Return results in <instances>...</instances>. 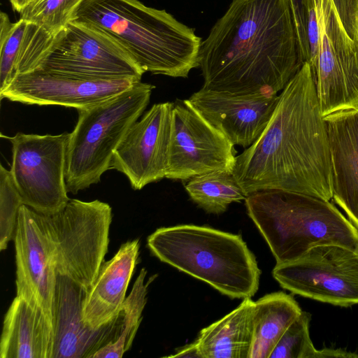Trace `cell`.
Here are the masks:
<instances>
[{"label": "cell", "instance_id": "30bf717a", "mask_svg": "<svg viewBox=\"0 0 358 358\" xmlns=\"http://www.w3.org/2000/svg\"><path fill=\"white\" fill-rule=\"evenodd\" d=\"M38 69L85 78L137 81L145 73L113 36L92 22L77 19L57 34Z\"/></svg>", "mask_w": 358, "mask_h": 358}, {"label": "cell", "instance_id": "4dcf8cb0", "mask_svg": "<svg viewBox=\"0 0 358 358\" xmlns=\"http://www.w3.org/2000/svg\"><path fill=\"white\" fill-rule=\"evenodd\" d=\"M169 357L201 358V354L194 342L180 348L174 355H170Z\"/></svg>", "mask_w": 358, "mask_h": 358}, {"label": "cell", "instance_id": "9c48e42d", "mask_svg": "<svg viewBox=\"0 0 358 358\" xmlns=\"http://www.w3.org/2000/svg\"><path fill=\"white\" fill-rule=\"evenodd\" d=\"M69 135L1 134L12 145L10 171L22 203L41 214H55L70 200L65 178Z\"/></svg>", "mask_w": 358, "mask_h": 358}, {"label": "cell", "instance_id": "7c38bea8", "mask_svg": "<svg viewBox=\"0 0 358 358\" xmlns=\"http://www.w3.org/2000/svg\"><path fill=\"white\" fill-rule=\"evenodd\" d=\"M236 153L234 145L188 99L173 103L166 178L189 180L211 172L232 174Z\"/></svg>", "mask_w": 358, "mask_h": 358}, {"label": "cell", "instance_id": "52a82bcc", "mask_svg": "<svg viewBox=\"0 0 358 358\" xmlns=\"http://www.w3.org/2000/svg\"><path fill=\"white\" fill-rule=\"evenodd\" d=\"M319 27L310 64L324 118L358 110V0H314Z\"/></svg>", "mask_w": 358, "mask_h": 358}, {"label": "cell", "instance_id": "4316f807", "mask_svg": "<svg viewBox=\"0 0 358 358\" xmlns=\"http://www.w3.org/2000/svg\"><path fill=\"white\" fill-rule=\"evenodd\" d=\"M23 205L10 171L0 164V250L13 239L19 211Z\"/></svg>", "mask_w": 358, "mask_h": 358}, {"label": "cell", "instance_id": "2e32d148", "mask_svg": "<svg viewBox=\"0 0 358 358\" xmlns=\"http://www.w3.org/2000/svg\"><path fill=\"white\" fill-rule=\"evenodd\" d=\"M278 99V94H237L203 87L188 99L233 145L245 148L264 131Z\"/></svg>", "mask_w": 358, "mask_h": 358}, {"label": "cell", "instance_id": "9a60e30c", "mask_svg": "<svg viewBox=\"0 0 358 358\" xmlns=\"http://www.w3.org/2000/svg\"><path fill=\"white\" fill-rule=\"evenodd\" d=\"M136 82L131 78H85L36 69L17 75L0 98L29 105H57L78 110L106 101Z\"/></svg>", "mask_w": 358, "mask_h": 358}, {"label": "cell", "instance_id": "cb8c5ba5", "mask_svg": "<svg viewBox=\"0 0 358 358\" xmlns=\"http://www.w3.org/2000/svg\"><path fill=\"white\" fill-rule=\"evenodd\" d=\"M190 199L208 213L221 214L246 196L231 173L211 172L194 177L185 185Z\"/></svg>", "mask_w": 358, "mask_h": 358}, {"label": "cell", "instance_id": "5bb4252c", "mask_svg": "<svg viewBox=\"0 0 358 358\" xmlns=\"http://www.w3.org/2000/svg\"><path fill=\"white\" fill-rule=\"evenodd\" d=\"M173 103H155L129 129L110 166L123 173L134 190L166 178Z\"/></svg>", "mask_w": 358, "mask_h": 358}, {"label": "cell", "instance_id": "f1b7e54d", "mask_svg": "<svg viewBox=\"0 0 358 358\" xmlns=\"http://www.w3.org/2000/svg\"><path fill=\"white\" fill-rule=\"evenodd\" d=\"M298 37L301 58L308 62L310 47L308 35L309 20V0H289Z\"/></svg>", "mask_w": 358, "mask_h": 358}, {"label": "cell", "instance_id": "e0dca14e", "mask_svg": "<svg viewBox=\"0 0 358 358\" xmlns=\"http://www.w3.org/2000/svg\"><path fill=\"white\" fill-rule=\"evenodd\" d=\"M86 293L80 285L57 273L52 358H90L107 343L112 322L98 331L84 322L83 306Z\"/></svg>", "mask_w": 358, "mask_h": 358}, {"label": "cell", "instance_id": "603a6c76", "mask_svg": "<svg viewBox=\"0 0 358 358\" xmlns=\"http://www.w3.org/2000/svg\"><path fill=\"white\" fill-rule=\"evenodd\" d=\"M146 274V269L141 268L120 312L113 321L108 343L97 350L90 358H121L130 349L147 302L150 280L145 282Z\"/></svg>", "mask_w": 358, "mask_h": 358}, {"label": "cell", "instance_id": "d6986e66", "mask_svg": "<svg viewBox=\"0 0 358 358\" xmlns=\"http://www.w3.org/2000/svg\"><path fill=\"white\" fill-rule=\"evenodd\" d=\"M332 164V199L358 229V110L324 118Z\"/></svg>", "mask_w": 358, "mask_h": 358}, {"label": "cell", "instance_id": "3957f363", "mask_svg": "<svg viewBox=\"0 0 358 358\" xmlns=\"http://www.w3.org/2000/svg\"><path fill=\"white\" fill-rule=\"evenodd\" d=\"M76 19L107 31L145 72L187 78L199 67L201 38L165 10L138 0H84Z\"/></svg>", "mask_w": 358, "mask_h": 358}, {"label": "cell", "instance_id": "83f0119b", "mask_svg": "<svg viewBox=\"0 0 358 358\" xmlns=\"http://www.w3.org/2000/svg\"><path fill=\"white\" fill-rule=\"evenodd\" d=\"M27 20L10 22L7 13H0V94L15 77L17 43Z\"/></svg>", "mask_w": 358, "mask_h": 358}, {"label": "cell", "instance_id": "ba28073f", "mask_svg": "<svg viewBox=\"0 0 358 358\" xmlns=\"http://www.w3.org/2000/svg\"><path fill=\"white\" fill-rule=\"evenodd\" d=\"M48 217L57 273L87 292L108 252L112 208L99 200L70 199L64 208Z\"/></svg>", "mask_w": 358, "mask_h": 358}, {"label": "cell", "instance_id": "8992f818", "mask_svg": "<svg viewBox=\"0 0 358 358\" xmlns=\"http://www.w3.org/2000/svg\"><path fill=\"white\" fill-rule=\"evenodd\" d=\"M154 88L138 81L106 101L77 110L78 121L66 150L68 192L76 194L101 180L116 148L147 108Z\"/></svg>", "mask_w": 358, "mask_h": 358}, {"label": "cell", "instance_id": "44dd1931", "mask_svg": "<svg viewBox=\"0 0 358 358\" xmlns=\"http://www.w3.org/2000/svg\"><path fill=\"white\" fill-rule=\"evenodd\" d=\"M255 301L245 298L234 310L201 330L194 341L201 358H248Z\"/></svg>", "mask_w": 358, "mask_h": 358}, {"label": "cell", "instance_id": "ac0fdd59", "mask_svg": "<svg viewBox=\"0 0 358 358\" xmlns=\"http://www.w3.org/2000/svg\"><path fill=\"white\" fill-rule=\"evenodd\" d=\"M139 249L138 239L128 241L110 260L103 262L83 303V317L87 327L98 331L117 317L138 263Z\"/></svg>", "mask_w": 358, "mask_h": 358}, {"label": "cell", "instance_id": "277c9868", "mask_svg": "<svg viewBox=\"0 0 358 358\" xmlns=\"http://www.w3.org/2000/svg\"><path fill=\"white\" fill-rule=\"evenodd\" d=\"M147 245L161 262L231 299L251 298L258 289L261 271L240 234L179 224L157 229Z\"/></svg>", "mask_w": 358, "mask_h": 358}, {"label": "cell", "instance_id": "8fae6325", "mask_svg": "<svg viewBox=\"0 0 358 358\" xmlns=\"http://www.w3.org/2000/svg\"><path fill=\"white\" fill-rule=\"evenodd\" d=\"M273 278L293 294L341 307L358 304V252L321 245L299 258L276 264Z\"/></svg>", "mask_w": 358, "mask_h": 358}, {"label": "cell", "instance_id": "7a4b0ae2", "mask_svg": "<svg viewBox=\"0 0 358 358\" xmlns=\"http://www.w3.org/2000/svg\"><path fill=\"white\" fill-rule=\"evenodd\" d=\"M289 0H232L201 42L203 87L278 94L303 64Z\"/></svg>", "mask_w": 358, "mask_h": 358}, {"label": "cell", "instance_id": "484cf974", "mask_svg": "<svg viewBox=\"0 0 358 358\" xmlns=\"http://www.w3.org/2000/svg\"><path fill=\"white\" fill-rule=\"evenodd\" d=\"M311 315L305 311L285 331L269 358H315L317 349L310 339Z\"/></svg>", "mask_w": 358, "mask_h": 358}, {"label": "cell", "instance_id": "6da1fadb", "mask_svg": "<svg viewBox=\"0 0 358 358\" xmlns=\"http://www.w3.org/2000/svg\"><path fill=\"white\" fill-rule=\"evenodd\" d=\"M232 175L246 196L275 189L332 199L327 125L309 63L278 94L264 131L236 157Z\"/></svg>", "mask_w": 358, "mask_h": 358}, {"label": "cell", "instance_id": "d4e9b609", "mask_svg": "<svg viewBox=\"0 0 358 358\" xmlns=\"http://www.w3.org/2000/svg\"><path fill=\"white\" fill-rule=\"evenodd\" d=\"M84 0H41L24 8L20 18L33 22L56 36L71 21Z\"/></svg>", "mask_w": 358, "mask_h": 358}, {"label": "cell", "instance_id": "7402d4cb", "mask_svg": "<svg viewBox=\"0 0 358 358\" xmlns=\"http://www.w3.org/2000/svg\"><path fill=\"white\" fill-rule=\"evenodd\" d=\"M301 312L296 300L282 292L268 294L255 301L248 358H269L285 331Z\"/></svg>", "mask_w": 358, "mask_h": 358}, {"label": "cell", "instance_id": "4fadbf2b", "mask_svg": "<svg viewBox=\"0 0 358 358\" xmlns=\"http://www.w3.org/2000/svg\"><path fill=\"white\" fill-rule=\"evenodd\" d=\"M13 241L17 296L41 308L53 324L57 271L48 215L22 205Z\"/></svg>", "mask_w": 358, "mask_h": 358}, {"label": "cell", "instance_id": "1f68e13d", "mask_svg": "<svg viewBox=\"0 0 358 358\" xmlns=\"http://www.w3.org/2000/svg\"><path fill=\"white\" fill-rule=\"evenodd\" d=\"M41 0H9L13 10L20 13L24 8Z\"/></svg>", "mask_w": 358, "mask_h": 358}, {"label": "cell", "instance_id": "5b68a950", "mask_svg": "<svg viewBox=\"0 0 358 358\" xmlns=\"http://www.w3.org/2000/svg\"><path fill=\"white\" fill-rule=\"evenodd\" d=\"M245 204L276 264L295 260L321 245L358 252V229L330 201L272 189L248 195Z\"/></svg>", "mask_w": 358, "mask_h": 358}, {"label": "cell", "instance_id": "f546056e", "mask_svg": "<svg viewBox=\"0 0 358 358\" xmlns=\"http://www.w3.org/2000/svg\"><path fill=\"white\" fill-rule=\"evenodd\" d=\"M327 357H358V354L348 352L342 348H324L321 350H317L315 358H327Z\"/></svg>", "mask_w": 358, "mask_h": 358}, {"label": "cell", "instance_id": "ffe728a7", "mask_svg": "<svg viewBox=\"0 0 358 358\" xmlns=\"http://www.w3.org/2000/svg\"><path fill=\"white\" fill-rule=\"evenodd\" d=\"M54 327L44 312L21 296L5 315L1 358H52Z\"/></svg>", "mask_w": 358, "mask_h": 358}]
</instances>
